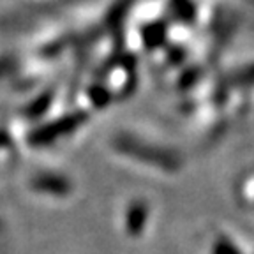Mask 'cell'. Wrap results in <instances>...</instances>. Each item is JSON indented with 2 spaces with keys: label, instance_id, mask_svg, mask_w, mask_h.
<instances>
[{
  "label": "cell",
  "instance_id": "4",
  "mask_svg": "<svg viewBox=\"0 0 254 254\" xmlns=\"http://www.w3.org/2000/svg\"><path fill=\"white\" fill-rule=\"evenodd\" d=\"M148 210L145 203H134L131 205L129 212H127L126 217V230L131 235H139L145 228V222H147Z\"/></svg>",
  "mask_w": 254,
  "mask_h": 254
},
{
  "label": "cell",
  "instance_id": "5",
  "mask_svg": "<svg viewBox=\"0 0 254 254\" xmlns=\"http://www.w3.org/2000/svg\"><path fill=\"white\" fill-rule=\"evenodd\" d=\"M215 254H238V251L230 242H219L215 246Z\"/></svg>",
  "mask_w": 254,
  "mask_h": 254
},
{
  "label": "cell",
  "instance_id": "1",
  "mask_svg": "<svg viewBox=\"0 0 254 254\" xmlns=\"http://www.w3.org/2000/svg\"><path fill=\"white\" fill-rule=\"evenodd\" d=\"M115 148L122 154L129 155V157L141 161L145 164L150 166H157L163 171H177L180 168V159L177 157V154L168 152L164 148L152 147L147 143H141L138 139L131 138V136H120L115 139Z\"/></svg>",
  "mask_w": 254,
  "mask_h": 254
},
{
  "label": "cell",
  "instance_id": "3",
  "mask_svg": "<svg viewBox=\"0 0 254 254\" xmlns=\"http://www.w3.org/2000/svg\"><path fill=\"white\" fill-rule=\"evenodd\" d=\"M32 187L41 192H50V194H67L69 192V184L60 177H53V175H41L37 179L32 180Z\"/></svg>",
  "mask_w": 254,
  "mask_h": 254
},
{
  "label": "cell",
  "instance_id": "2",
  "mask_svg": "<svg viewBox=\"0 0 254 254\" xmlns=\"http://www.w3.org/2000/svg\"><path fill=\"white\" fill-rule=\"evenodd\" d=\"M83 122H87V115H85L83 111L71 113V115L57 119V120H53V122L36 129V131L28 136V141H30V145H34V147H46V145L55 143V139L74 132Z\"/></svg>",
  "mask_w": 254,
  "mask_h": 254
}]
</instances>
